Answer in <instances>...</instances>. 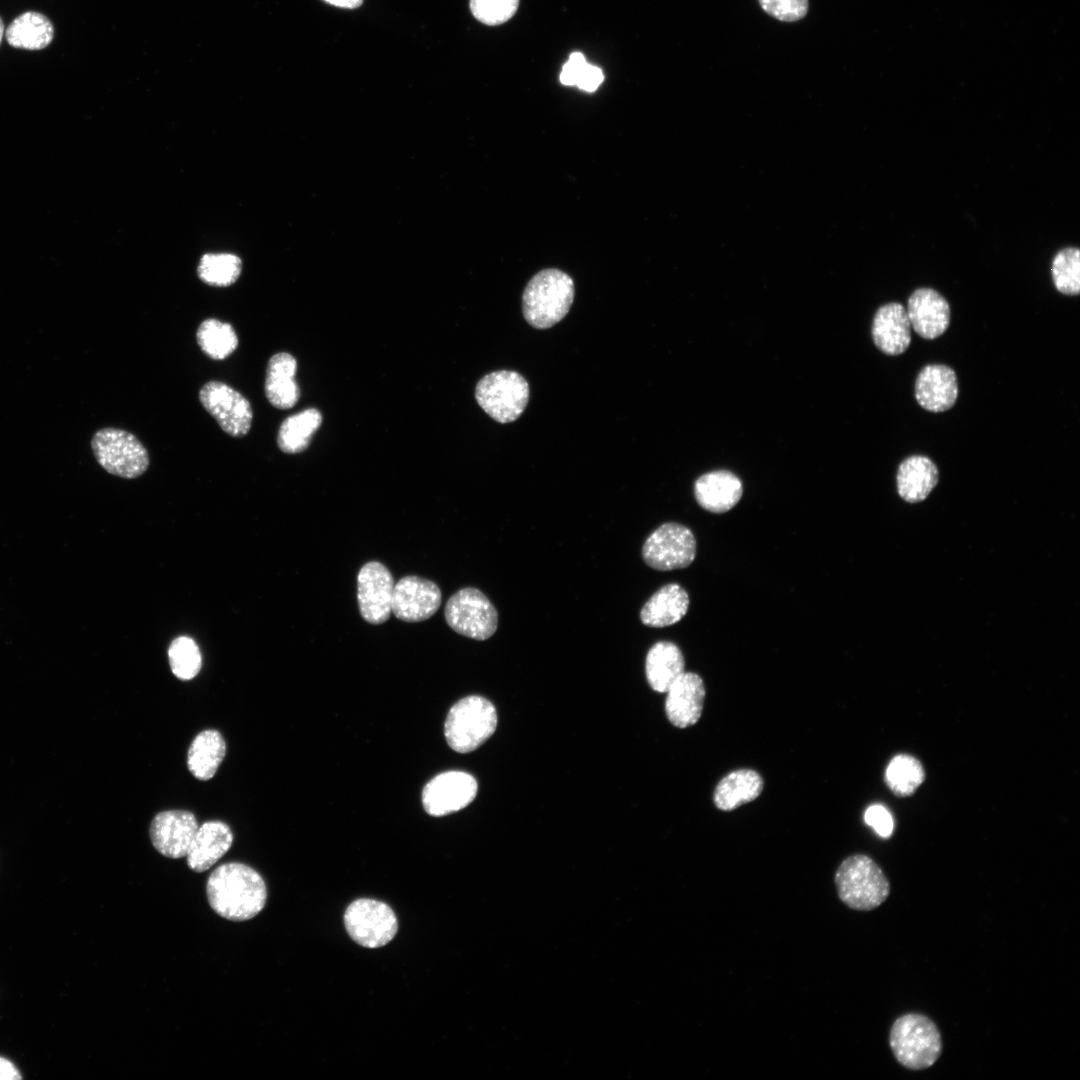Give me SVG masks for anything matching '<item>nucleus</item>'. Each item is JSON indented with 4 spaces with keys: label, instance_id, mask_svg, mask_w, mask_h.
Listing matches in <instances>:
<instances>
[{
    "label": "nucleus",
    "instance_id": "12",
    "mask_svg": "<svg viewBox=\"0 0 1080 1080\" xmlns=\"http://www.w3.org/2000/svg\"><path fill=\"white\" fill-rule=\"evenodd\" d=\"M394 580L388 568L378 561L364 564L357 577V600L362 618L370 624H382L391 614Z\"/></svg>",
    "mask_w": 1080,
    "mask_h": 1080
},
{
    "label": "nucleus",
    "instance_id": "28",
    "mask_svg": "<svg viewBox=\"0 0 1080 1080\" xmlns=\"http://www.w3.org/2000/svg\"><path fill=\"white\" fill-rule=\"evenodd\" d=\"M9 45L26 50L47 47L54 36L51 21L43 14L28 11L15 18L5 32Z\"/></svg>",
    "mask_w": 1080,
    "mask_h": 1080
},
{
    "label": "nucleus",
    "instance_id": "35",
    "mask_svg": "<svg viewBox=\"0 0 1080 1080\" xmlns=\"http://www.w3.org/2000/svg\"><path fill=\"white\" fill-rule=\"evenodd\" d=\"M519 0H470L473 16L487 25L508 21L517 11Z\"/></svg>",
    "mask_w": 1080,
    "mask_h": 1080
},
{
    "label": "nucleus",
    "instance_id": "2",
    "mask_svg": "<svg viewBox=\"0 0 1080 1080\" xmlns=\"http://www.w3.org/2000/svg\"><path fill=\"white\" fill-rule=\"evenodd\" d=\"M573 279L557 268L536 273L522 294V311L527 323L537 329H547L561 321L574 300Z\"/></svg>",
    "mask_w": 1080,
    "mask_h": 1080
},
{
    "label": "nucleus",
    "instance_id": "38",
    "mask_svg": "<svg viewBox=\"0 0 1080 1080\" xmlns=\"http://www.w3.org/2000/svg\"><path fill=\"white\" fill-rule=\"evenodd\" d=\"M587 64L583 54L579 52L572 53L568 61L563 65L560 73V82L563 85L572 86L576 85V82Z\"/></svg>",
    "mask_w": 1080,
    "mask_h": 1080
},
{
    "label": "nucleus",
    "instance_id": "17",
    "mask_svg": "<svg viewBox=\"0 0 1080 1080\" xmlns=\"http://www.w3.org/2000/svg\"><path fill=\"white\" fill-rule=\"evenodd\" d=\"M959 386L957 374L953 368L944 364H929L918 373L914 396L917 403L925 410L940 413L952 408L958 398Z\"/></svg>",
    "mask_w": 1080,
    "mask_h": 1080
},
{
    "label": "nucleus",
    "instance_id": "7",
    "mask_svg": "<svg viewBox=\"0 0 1080 1080\" xmlns=\"http://www.w3.org/2000/svg\"><path fill=\"white\" fill-rule=\"evenodd\" d=\"M475 398L492 419L499 423H510L517 420L525 410L529 399V385L516 371H495L485 375L477 383Z\"/></svg>",
    "mask_w": 1080,
    "mask_h": 1080
},
{
    "label": "nucleus",
    "instance_id": "21",
    "mask_svg": "<svg viewBox=\"0 0 1080 1080\" xmlns=\"http://www.w3.org/2000/svg\"><path fill=\"white\" fill-rule=\"evenodd\" d=\"M742 493L740 479L725 470L706 473L694 484V494L698 504L712 513H724L731 510L741 499Z\"/></svg>",
    "mask_w": 1080,
    "mask_h": 1080
},
{
    "label": "nucleus",
    "instance_id": "33",
    "mask_svg": "<svg viewBox=\"0 0 1080 1080\" xmlns=\"http://www.w3.org/2000/svg\"><path fill=\"white\" fill-rule=\"evenodd\" d=\"M1051 276L1055 288L1065 295H1078L1080 292V251L1077 247H1065L1059 250L1051 265Z\"/></svg>",
    "mask_w": 1080,
    "mask_h": 1080
},
{
    "label": "nucleus",
    "instance_id": "16",
    "mask_svg": "<svg viewBox=\"0 0 1080 1080\" xmlns=\"http://www.w3.org/2000/svg\"><path fill=\"white\" fill-rule=\"evenodd\" d=\"M911 328L922 338L933 340L943 335L950 325L951 309L946 298L933 288L914 290L906 309Z\"/></svg>",
    "mask_w": 1080,
    "mask_h": 1080
},
{
    "label": "nucleus",
    "instance_id": "23",
    "mask_svg": "<svg viewBox=\"0 0 1080 1080\" xmlns=\"http://www.w3.org/2000/svg\"><path fill=\"white\" fill-rule=\"evenodd\" d=\"M939 480L936 464L927 456L911 455L898 467L897 491L908 503L921 502L927 498Z\"/></svg>",
    "mask_w": 1080,
    "mask_h": 1080
},
{
    "label": "nucleus",
    "instance_id": "8",
    "mask_svg": "<svg viewBox=\"0 0 1080 1080\" xmlns=\"http://www.w3.org/2000/svg\"><path fill=\"white\" fill-rule=\"evenodd\" d=\"M445 619L460 635L475 640L490 638L498 626V613L479 589L465 587L455 592L445 605Z\"/></svg>",
    "mask_w": 1080,
    "mask_h": 1080
},
{
    "label": "nucleus",
    "instance_id": "5",
    "mask_svg": "<svg viewBox=\"0 0 1080 1080\" xmlns=\"http://www.w3.org/2000/svg\"><path fill=\"white\" fill-rule=\"evenodd\" d=\"M496 726L497 713L493 704L482 696L471 695L451 707L444 733L454 751L468 753L483 744L495 732Z\"/></svg>",
    "mask_w": 1080,
    "mask_h": 1080
},
{
    "label": "nucleus",
    "instance_id": "42",
    "mask_svg": "<svg viewBox=\"0 0 1080 1080\" xmlns=\"http://www.w3.org/2000/svg\"><path fill=\"white\" fill-rule=\"evenodd\" d=\"M3 33H4V23H3V21H2V19L0 17V43H1Z\"/></svg>",
    "mask_w": 1080,
    "mask_h": 1080
},
{
    "label": "nucleus",
    "instance_id": "39",
    "mask_svg": "<svg viewBox=\"0 0 1080 1080\" xmlns=\"http://www.w3.org/2000/svg\"><path fill=\"white\" fill-rule=\"evenodd\" d=\"M603 79L604 75L602 70L597 66L587 63L576 82V86L586 92H594L603 82Z\"/></svg>",
    "mask_w": 1080,
    "mask_h": 1080
},
{
    "label": "nucleus",
    "instance_id": "19",
    "mask_svg": "<svg viewBox=\"0 0 1080 1080\" xmlns=\"http://www.w3.org/2000/svg\"><path fill=\"white\" fill-rule=\"evenodd\" d=\"M876 347L886 355L903 354L911 344V324L904 306L886 303L876 311L871 328Z\"/></svg>",
    "mask_w": 1080,
    "mask_h": 1080
},
{
    "label": "nucleus",
    "instance_id": "26",
    "mask_svg": "<svg viewBox=\"0 0 1080 1080\" xmlns=\"http://www.w3.org/2000/svg\"><path fill=\"white\" fill-rule=\"evenodd\" d=\"M761 775L751 769H739L726 775L716 786L713 795L715 806L731 811L755 800L762 792Z\"/></svg>",
    "mask_w": 1080,
    "mask_h": 1080
},
{
    "label": "nucleus",
    "instance_id": "31",
    "mask_svg": "<svg viewBox=\"0 0 1080 1080\" xmlns=\"http://www.w3.org/2000/svg\"><path fill=\"white\" fill-rule=\"evenodd\" d=\"M924 779L925 772L921 762L908 754L894 756L885 771L887 786L899 797L912 795Z\"/></svg>",
    "mask_w": 1080,
    "mask_h": 1080
},
{
    "label": "nucleus",
    "instance_id": "37",
    "mask_svg": "<svg viewBox=\"0 0 1080 1080\" xmlns=\"http://www.w3.org/2000/svg\"><path fill=\"white\" fill-rule=\"evenodd\" d=\"M864 820L879 836L883 838L891 836L894 822L890 812L884 806L874 804L868 807L864 813Z\"/></svg>",
    "mask_w": 1080,
    "mask_h": 1080
},
{
    "label": "nucleus",
    "instance_id": "29",
    "mask_svg": "<svg viewBox=\"0 0 1080 1080\" xmlns=\"http://www.w3.org/2000/svg\"><path fill=\"white\" fill-rule=\"evenodd\" d=\"M322 422L321 413L315 408H308L297 414L287 417L281 424L278 436V447L285 453L295 454L304 451L314 432Z\"/></svg>",
    "mask_w": 1080,
    "mask_h": 1080
},
{
    "label": "nucleus",
    "instance_id": "22",
    "mask_svg": "<svg viewBox=\"0 0 1080 1080\" xmlns=\"http://www.w3.org/2000/svg\"><path fill=\"white\" fill-rule=\"evenodd\" d=\"M296 359L287 352L274 354L268 362L265 378V395L275 408L289 409L298 401L300 389L294 377Z\"/></svg>",
    "mask_w": 1080,
    "mask_h": 1080
},
{
    "label": "nucleus",
    "instance_id": "30",
    "mask_svg": "<svg viewBox=\"0 0 1080 1080\" xmlns=\"http://www.w3.org/2000/svg\"><path fill=\"white\" fill-rule=\"evenodd\" d=\"M196 339L201 350L213 360L227 358L238 346V337L232 325L214 318L200 324Z\"/></svg>",
    "mask_w": 1080,
    "mask_h": 1080
},
{
    "label": "nucleus",
    "instance_id": "18",
    "mask_svg": "<svg viewBox=\"0 0 1080 1080\" xmlns=\"http://www.w3.org/2000/svg\"><path fill=\"white\" fill-rule=\"evenodd\" d=\"M666 693L665 712L674 726L686 728L698 722L706 694L704 682L698 674L684 672Z\"/></svg>",
    "mask_w": 1080,
    "mask_h": 1080
},
{
    "label": "nucleus",
    "instance_id": "13",
    "mask_svg": "<svg viewBox=\"0 0 1080 1080\" xmlns=\"http://www.w3.org/2000/svg\"><path fill=\"white\" fill-rule=\"evenodd\" d=\"M476 779L463 771H447L431 779L423 789L425 811L443 816L469 805L477 794Z\"/></svg>",
    "mask_w": 1080,
    "mask_h": 1080
},
{
    "label": "nucleus",
    "instance_id": "27",
    "mask_svg": "<svg viewBox=\"0 0 1080 1080\" xmlns=\"http://www.w3.org/2000/svg\"><path fill=\"white\" fill-rule=\"evenodd\" d=\"M226 754V744L219 731L206 729L193 739L187 753V766L198 780L207 781L216 773Z\"/></svg>",
    "mask_w": 1080,
    "mask_h": 1080
},
{
    "label": "nucleus",
    "instance_id": "4",
    "mask_svg": "<svg viewBox=\"0 0 1080 1080\" xmlns=\"http://www.w3.org/2000/svg\"><path fill=\"white\" fill-rule=\"evenodd\" d=\"M837 894L849 908L870 911L889 896L890 883L869 856L854 854L842 861L834 877Z\"/></svg>",
    "mask_w": 1080,
    "mask_h": 1080
},
{
    "label": "nucleus",
    "instance_id": "1",
    "mask_svg": "<svg viewBox=\"0 0 1080 1080\" xmlns=\"http://www.w3.org/2000/svg\"><path fill=\"white\" fill-rule=\"evenodd\" d=\"M206 894L216 914L236 922L258 915L267 900V888L262 876L240 862L218 866L207 879Z\"/></svg>",
    "mask_w": 1080,
    "mask_h": 1080
},
{
    "label": "nucleus",
    "instance_id": "32",
    "mask_svg": "<svg viewBox=\"0 0 1080 1080\" xmlns=\"http://www.w3.org/2000/svg\"><path fill=\"white\" fill-rule=\"evenodd\" d=\"M242 270L241 259L230 253L205 254L198 265L201 281L215 287H227L236 282Z\"/></svg>",
    "mask_w": 1080,
    "mask_h": 1080
},
{
    "label": "nucleus",
    "instance_id": "36",
    "mask_svg": "<svg viewBox=\"0 0 1080 1080\" xmlns=\"http://www.w3.org/2000/svg\"><path fill=\"white\" fill-rule=\"evenodd\" d=\"M761 8L771 17L783 22H795L808 12V0H758Z\"/></svg>",
    "mask_w": 1080,
    "mask_h": 1080
},
{
    "label": "nucleus",
    "instance_id": "20",
    "mask_svg": "<svg viewBox=\"0 0 1080 1080\" xmlns=\"http://www.w3.org/2000/svg\"><path fill=\"white\" fill-rule=\"evenodd\" d=\"M233 843L230 827L218 820L207 821L198 826L186 855L187 865L201 873L213 866L228 852Z\"/></svg>",
    "mask_w": 1080,
    "mask_h": 1080
},
{
    "label": "nucleus",
    "instance_id": "41",
    "mask_svg": "<svg viewBox=\"0 0 1080 1080\" xmlns=\"http://www.w3.org/2000/svg\"><path fill=\"white\" fill-rule=\"evenodd\" d=\"M325 2L341 7V8H356L362 4V0H324Z\"/></svg>",
    "mask_w": 1080,
    "mask_h": 1080
},
{
    "label": "nucleus",
    "instance_id": "11",
    "mask_svg": "<svg viewBox=\"0 0 1080 1080\" xmlns=\"http://www.w3.org/2000/svg\"><path fill=\"white\" fill-rule=\"evenodd\" d=\"M204 409L221 429L236 438L250 431L253 419L251 404L240 392L220 381H209L199 391Z\"/></svg>",
    "mask_w": 1080,
    "mask_h": 1080
},
{
    "label": "nucleus",
    "instance_id": "14",
    "mask_svg": "<svg viewBox=\"0 0 1080 1080\" xmlns=\"http://www.w3.org/2000/svg\"><path fill=\"white\" fill-rule=\"evenodd\" d=\"M441 591L432 581L410 575L394 584L391 609L405 622H421L432 617L441 604Z\"/></svg>",
    "mask_w": 1080,
    "mask_h": 1080
},
{
    "label": "nucleus",
    "instance_id": "3",
    "mask_svg": "<svg viewBox=\"0 0 1080 1080\" xmlns=\"http://www.w3.org/2000/svg\"><path fill=\"white\" fill-rule=\"evenodd\" d=\"M889 1045L895 1059L910 1070H924L939 1059L943 1044L941 1033L928 1016L909 1012L899 1016L889 1032Z\"/></svg>",
    "mask_w": 1080,
    "mask_h": 1080
},
{
    "label": "nucleus",
    "instance_id": "10",
    "mask_svg": "<svg viewBox=\"0 0 1080 1080\" xmlns=\"http://www.w3.org/2000/svg\"><path fill=\"white\" fill-rule=\"evenodd\" d=\"M344 924L349 936L367 948L386 945L398 930L393 910L381 901L367 898L357 899L347 907Z\"/></svg>",
    "mask_w": 1080,
    "mask_h": 1080
},
{
    "label": "nucleus",
    "instance_id": "25",
    "mask_svg": "<svg viewBox=\"0 0 1080 1080\" xmlns=\"http://www.w3.org/2000/svg\"><path fill=\"white\" fill-rule=\"evenodd\" d=\"M685 661L680 648L670 641H658L648 651L645 661L646 678L650 687L660 693L685 672Z\"/></svg>",
    "mask_w": 1080,
    "mask_h": 1080
},
{
    "label": "nucleus",
    "instance_id": "9",
    "mask_svg": "<svg viewBox=\"0 0 1080 1080\" xmlns=\"http://www.w3.org/2000/svg\"><path fill=\"white\" fill-rule=\"evenodd\" d=\"M696 556V539L686 526L667 522L654 530L642 547L644 562L659 571L688 567Z\"/></svg>",
    "mask_w": 1080,
    "mask_h": 1080
},
{
    "label": "nucleus",
    "instance_id": "40",
    "mask_svg": "<svg viewBox=\"0 0 1080 1080\" xmlns=\"http://www.w3.org/2000/svg\"><path fill=\"white\" fill-rule=\"evenodd\" d=\"M18 1068L7 1058L0 1056V1080H20Z\"/></svg>",
    "mask_w": 1080,
    "mask_h": 1080
},
{
    "label": "nucleus",
    "instance_id": "6",
    "mask_svg": "<svg viewBox=\"0 0 1080 1080\" xmlns=\"http://www.w3.org/2000/svg\"><path fill=\"white\" fill-rule=\"evenodd\" d=\"M96 461L109 474L134 479L147 470L149 455L136 436L122 429L106 427L91 439Z\"/></svg>",
    "mask_w": 1080,
    "mask_h": 1080
},
{
    "label": "nucleus",
    "instance_id": "24",
    "mask_svg": "<svg viewBox=\"0 0 1080 1080\" xmlns=\"http://www.w3.org/2000/svg\"><path fill=\"white\" fill-rule=\"evenodd\" d=\"M689 603L686 590L677 583H669L647 600L640 611V619L648 627L670 626L685 616Z\"/></svg>",
    "mask_w": 1080,
    "mask_h": 1080
},
{
    "label": "nucleus",
    "instance_id": "15",
    "mask_svg": "<svg viewBox=\"0 0 1080 1080\" xmlns=\"http://www.w3.org/2000/svg\"><path fill=\"white\" fill-rule=\"evenodd\" d=\"M198 826L196 817L190 811H163L151 821L149 836L160 854L180 859L186 857Z\"/></svg>",
    "mask_w": 1080,
    "mask_h": 1080
},
{
    "label": "nucleus",
    "instance_id": "34",
    "mask_svg": "<svg viewBox=\"0 0 1080 1080\" xmlns=\"http://www.w3.org/2000/svg\"><path fill=\"white\" fill-rule=\"evenodd\" d=\"M168 658L173 674L181 680L194 678L201 669L200 650L195 641L189 637L181 636L174 639L168 649Z\"/></svg>",
    "mask_w": 1080,
    "mask_h": 1080
}]
</instances>
